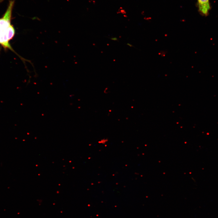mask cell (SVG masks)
Wrapping results in <instances>:
<instances>
[{
	"label": "cell",
	"mask_w": 218,
	"mask_h": 218,
	"mask_svg": "<svg viewBox=\"0 0 218 218\" xmlns=\"http://www.w3.org/2000/svg\"><path fill=\"white\" fill-rule=\"evenodd\" d=\"M15 2L13 0L9 1L7 8L2 18H0V44L5 48L11 50L8 38V34L11 26V21L12 9Z\"/></svg>",
	"instance_id": "1"
},
{
	"label": "cell",
	"mask_w": 218,
	"mask_h": 218,
	"mask_svg": "<svg viewBox=\"0 0 218 218\" xmlns=\"http://www.w3.org/2000/svg\"><path fill=\"white\" fill-rule=\"evenodd\" d=\"M199 10L201 14L207 15L210 9L209 0H198Z\"/></svg>",
	"instance_id": "2"
},
{
	"label": "cell",
	"mask_w": 218,
	"mask_h": 218,
	"mask_svg": "<svg viewBox=\"0 0 218 218\" xmlns=\"http://www.w3.org/2000/svg\"><path fill=\"white\" fill-rule=\"evenodd\" d=\"M107 141L108 140L107 139L104 138L99 141L98 143L100 144H105Z\"/></svg>",
	"instance_id": "3"
},
{
	"label": "cell",
	"mask_w": 218,
	"mask_h": 218,
	"mask_svg": "<svg viewBox=\"0 0 218 218\" xmlns=\"http://www.w3.org/2000/svg\"><path fill=\"white\" fill-rule=\"evenodd\" d=\"M111 39L112 40H114V41L117 40V39L116 37H114V38H111Z\"/></svg>",
	"instance_id": "4"
},
{
	"label": "cell",
	"mask_w": 218,
	"mask_h": 218,
	"mask_svg": "<svg viewBox=\"0 0 218 218\" xmlns=\"http://www.w3.org/2000/svg\"><path fill=\"white\" fill-rule=\"evenodd\" d=\"M127 45H129V46H130V47H132V45L131 44H130L127 43Z\"/></svg>",
	"instance_id": "5"
}]
</instances>
